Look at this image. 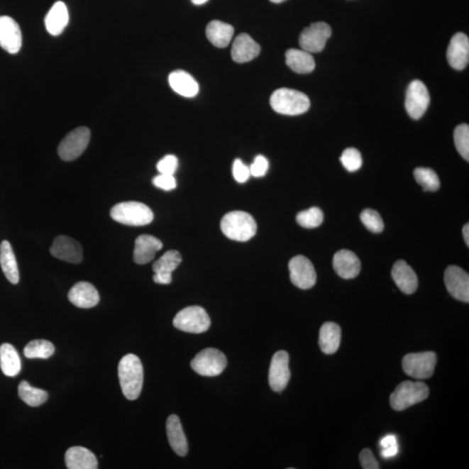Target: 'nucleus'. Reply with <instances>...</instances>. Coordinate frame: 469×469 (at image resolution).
Listing matches in <instances>:
<instances>
[{
    "label": "nucleus",
    "mask_w": 469,
    "mask_h": 469,
    "mask_svg": "<svg viewBox=\"0 0 469 469\" xmlns=\"http://www.w3.org/2000/svg\"><path fill=\"white\" fill-rule=\"evenodd\" d=\"M120 386L128 400L133 401L141 394L143 370L140 359L133 354H128L120 360L118 365Z\"/></svg>",
    "instance_id": "1"
},
{
    "label": "nucleus",
    "mask_w": 469,
    "mask_h": 469,
    "mask_svg": "<svg viewBox=\"0 0 469 469\" xmlns=\"http://www.w3.org/2000/svg\"><path fill=\"white\" fill-rule=\"evenodd\" d=\"M221 230L228 238L247 242L257 233L258 226L249 213L232 211L227 213L221 221Z\"/></svg>",
    "instance_id": "2"
},
{
    "label": "nucleus",
    "mask_w": 469,
    "mask_h": 469,
    "mask_svg": "<svg viewBox=\"0 0 469 469\" xmlns=\"http://www.w3.org/2000/svg\"><path fill=\"white\" fill-rule=\"evenodd\" d=\"M270 106L277 114L297 116L309 109L310 101L304 93L292 89L281 88L271 95Z\"/></svg>",
    "instance_id": "3"
},
{
    "label": "nucleus",
    "mask_w": 469,
    "mask_h": 469,
    "mask_svg": "<svg viewBox=\"0 0 469 469\" xmlns=\"http://www.w3.org/2000/svg\"><path fill=\"white\" fill-rule=\"evenodd\" d=\"M111 218L129 226H145L153 222L154 215L150 207L139 202H123L111 208Z\"/></svg>",
    "instance_id": "4"
},
{
    "label": "nucleus",
    "mask_w": 469,
    "mask_h": 469,
    "mask_svg": "<svg viewBox=\"0 0 469 469\" xmlns=\"http://www.w3.org/2000/svg\"><path fill=\"white\" fill-rule=\"evenodd\" d=\"M429 389L421 382H402L390 395V405L397 411H402L409 407L424 402L428 398Z\"/></svg>",
    "instance_id": "5"
},
{
    "label": "nucleus",
    "mask_w": 469,
    "mask_h": 469,
    "mask_svg": "<svg viewBox=\"0 0 469 469\" xmlns=\"http://www.w3.org/2000/svg\"><path fill=\"white\" fill-rule=\"evenodd\" d=\"M173 325L181 331L201 334L210 328L211 319L204 309L199 306H191L177 314Z\"/></svg>",
    "instance_id": "6"
},
{
    "label": "nucleus",
    "mask_w": 469,
    "mask_h": 469,
    "mask_svg": "<svg viewBox=\"0 0 469 469\" xmlns=\"http://www.w3.org/2000/svg\"><path fill=\"white\" fill-rule=\"evenodd\" d=\"M437 362L435 352L411 353L402 359V369L409 377L428 379L435 372Z\"/></svg>",
    "instance_id": "7"
},
{
    "label": "nucleus",
    "mask_w": 469,
    "mask_h": 469,
    "mask_svg": "<svg viewBox=\"0 0 469 469\" xmlns=\"http://www.w3.org/2000/svg\"><path fill=\"white\" fill-rule=\"evenodd\" d=\"M191 365L196 373L203 377H216L226 370L227 359L223 352L209 348L199 353L192 360Z\"/></svg>",
    "instance_id": "8"
},
{
    "label": "nucleus",
    "mask_w": 469,
    "mask_h": 469,
    "mask_svg": "<svg viewBox=\"0 0 469 469\" xmlns=\"http://www.w3.org/2000/svg\"><path fill=\"white\" fill-rule=\"evenodd\" d=\"M90 139L91 131L87 127H79L71 131L57 148L61 160L67 162L77 160L87 150Z\"/></svg>",
    "instance_id": "9"
},
{
    "label": "nucleus",
    "mask_w": 469,
    "mask_h": 469,
    "mask_svg": "<svg viewBox=\"0 0 469 469\" xmlns=\"http://www.w3.org/2000/svg\"><path fill=\"white\" fill-rule=\"evenodd\" d=\"M332 34L331 27L327 23H313L302 31L299 44L302 50L309 53H321L326 45L327 40Z\"/></svg>",
    "instance_id": "10"
},
{
    "label": "nucleus",
    "mask_w": 469,
    "mask_h": 469,
    "mask_svg": "<svg viewBox=\"0 0 469 469\" xmlns=\"http://www.w3.org/2000/svg\"><path fill=\"white\" fill-rule=\"evenodd\" d=\"M430 103V95L427 87L421 80L410 83L406 93L405 107L407 112L413 119H420L427 111Z\"/></svg>",
    "instance_id": "11"
},
{
    "label": "nucleus",
    "mask_w": 469,
    "mask_h": 469,
    "mask_svg": "<svg viewBox=\"0 0 469 469\" xmlns=\"http://www.w3.org/2000/svg\"><path fill=\"white\" fill-rule=\"evenodd\" d=\"M292 284L302 289L312 288L316 282V273L312 263L304 255H297L289 263Z\"/></svg>",
    "instance_id": "12"
},
{
    "label": "nucleus",
    "mask_w": 469,
    "mask_h": 469,
    "mask_svg": "<svg viewBox=\"0 0 469 469\" xmlns=\"http://www.w3.org/2000/svg\"><path fill=\"white\" fill-rule=\"evenodd\" d=\"M288 353L280 351L273 355L269 371V382L275 392H282L286 389L290 379Z\"/></svg>",
    "instance_id": "13"
},
{
    "label": "nucleus",
    "mask_w": 469,
    "mask_h": 469,
    "mask_svg": "<svg viewBox=\"0 0 469 469\" xmlns=\"http://www.w3.org/2000/svg\"><path fill=\"white\" fill-rule=\"evenodd\" d=\"M446 288L456 299L469 302V277L466 271L458 266H449L444 273Z\"/></svg>",
    "instance_id": "14"
},
{
    "label": "nucleus",
    "mask_w": 469,
    "mask_h": 469,
    "mask_svg": "<svg viewBox=\"0 0 469 469\" xmlns=\"http://www.w3.org/2000/svg\"><path fill=\"white\" fill-rule=\"evenodd\" d=\"M53 257L70 263H80L83 260V249L79 242L67 236H59L54 239L50 249Z\"/></svg>",
    "instance_id": "15"
},
{
    "label": "nucleus",
    "mask_w": 469,
    "mask_h": 469,
    "mask_svg": "<svg viewBox=\"0 0 469 469\" xmlns=\"http://www.w3.org/2000/svg\"><path fill=\"white\" fill-rule=\"evenodd\" d=\"M0 46L11 54H16L21 49V27L9 16H0Z\"/></svg>",
    "instance_id": "16"
},
{
    "label": "nucleus",
    "mask_w": 469,
    "mask_h": 469,
    "mask_svg": "<svg viewBox=\"0 0 469 469\" xmlns=\"http://www.w3.org/2000/svg\"><path fill=\"white\" fill-rule=\"evenodd\" d=\"M182 257L177 250L165 252L162 257L154 263L153 281L158 285H170L172 281L173 271L180 265Z\"/></svg>",
    "instance_id": "17"
},
{
    "label": "nucleus",
    "mask_w": 469,
    "mask_h": 469,
    "mask_svg": "<svg viewBox=\"0 0 469 469\" xmlns=\"http://www.w3.org/2000/svg\"><path fill=\"white\" fill-rule=\"evenodd\" d=\"M447 57L449 65L457 71L467 67L469 62V40L466 34L453 35L449 43Z\"/></svg>",
    "instance_id": "18"
},
{
    "label": "nucleus",
    "mask_w": 469,
    "mask_h": 469,
    "mask_svg": "<svg viewBox=\"0 0 469 469\" xmlns=\"http://www.w3.org/2000/svg\"><path fill=\"white\" fill-rule=\"evenodd\" d=\"M69 301L76 307L91 309L98 305L100 297L98 290L90 282H79L70 289Z\"/></svg>",
    "instance_id": "19"
},
{
    "label": "nucleus",
    "mask_w": 469,
    "mask_h": 469,
    "mask_svg": "<svg viewBox=\"0 0 469 469\" xmlns=\"http://www.w3.org/2000/svg\"><path fill=\"white\" fill-rule=\"evenodd\" d=\"M261 52V48L249 34L242 33L236 38L231 48L232 59L236 63L243 64L255 59Z\"/></svg>",
    "instance_id": "20"
},
{
    "label": "nucleus",
    "mask_w": 469,
    "mask_h": 469,
    "mask_svg": "<svg viewBox=\"0 0 469 469\" xmlns=\"http://www.w3.org/2000/svg\"><path fill=\"white\" fill-rule=\"evenodd\" d=\"M333 267L337 275L343 279H353L358 276L360 262L354 252L342 250L336 252L333 258Z\"/></svg>",
    "instance_id": "21"
},
{
    "label": "nucleus",
    "mask_w": 469,
    "mask_h": 469,
    "mask_svg": "<svg viewBox=\"0 0 469 469\" xmlns=\"http://www.w3.org/2000/svg\"><path fill=\"white\" fill-rule=\"evenodd\" d=\"M162 248L160 239L150 235L139 236L135 241L133 258L138 265H146L153 261L158 251Z\"/></svg>",
    "instance_id": "22"
},
{
    "label": "nucleus",
    "mask_w": 469,
    "mask_h": 469,
    "mask_svg": "<svg viewBox=\"0 0 469 469\" xmlns=\"http://www.w3.org/2000/svg\"><path fill=\"white\" fill-rule=\"evenodd\" d=\"M393 280L401 292L407 294L416 292L418 288V278L416 272L405 261H397L392 269Z\"/></svg>",
    "instance_id": "23"
},
{
    "label": "nucleus",
    "mask_w": 469,
    "mask_h": 469,
    "mask_svg": "<svg viewBox=\"0 0 469 469\" xmlns=\"http://www.w3.org/2000/svg\"><path fill=\"white\" fill-rule=\"evenodd\" d=\"M166 430L170 447L180 456H185L188 453L187 439L184 435L181 421L176 414L170 416L166 422Z\"/></svg>",
    "instance_id": "24"
},
{
    "label": "nucleus",
    "mask_w": 469,
    "mask_h": 469,
    "mask_svg": "<svg viewBox=\"0 0 469 469\" xmlns=\"http://www.w3.org/2000/svg\"><path fill=\"white\" fill-rule=\"evenodd\" d=\"M65 464L69 469H96L99 465L94 453L79 446L70 448L65 453Z\"/></svg>",
    "instance_id": "25"
},
{
    "label": "nucleus",
    "mask_w": 469,
    "mask_h": 469,
    "mask_svg": "<svg viewBox=\"0 0 469 469\" xmlns=\"http://www.w3.org/2000/svg\"><path fill=\"white\" fill-rule=\"evenodd\" d=\"M46 30L53 36H59L64 32L69 23L67 6L62 1H57L50 9L45 18Z\"/></svg>",
    "instance_id": "26"
},
{
    "label": "nucleus",
    "mask_w": 469,
    "mask_h": 469,
    "mask_svg": "<svg viewBox=\"0 0 469 469\" xmlns=\"http://www.w3.org/2000/svg\"><path fill=\"white\" fill-rule=\"evenodd\" d=\"M169 84L174 92L185 98H193L199 92V85L195 79L181 70L170 73Z\"/></svg>",
    "instance_id": "27"
},
{
    "label": "nucleus",
    "mask_w": 469,
    "mask_h": 469,
    "mask_svg": "<svg viewBox=\"0 0 469 469\" xmlns=\"http://www.w3.org/2000/svg\"><path fill=\"white\" fill-rule=\"evenodd\" d=\"M342 332L338 324L328 321L321 326L319 333V346L326 355L335 354L338 351Z\"/></svg>",
    "instance_id": "28"
},
{
    "label": "nucleus",
    "mask_w": 469,
    "mask_h": 469,
    "mask_svg": "<svg viewBox=\"0 0 469 469\" xmlns=\"http://www.w3.org/2000/svg\"><path fill=\"white\" fill-rule=\"evenodd\" d=\"M286 64L293 72L299 75L312 72L316 67L311 53L304 50L289 49L285 53Z\"/></svg>",
    "instance_id": "29"
},
{
    "label": "nucleus",
    "mask_w": 469,
    "mask_h": 469,
    "mask_svg": "<svg viewBox=\"0 0 469 469\" xmlns=\"http://www.w3.org/2000/svg\"><path fill=\"white\" fill-rule=\"evenodd\" d=\"M234 35L233 26L227 23L213 21L206 27V36L212 45L224 48L230 44Z\"/></svg>",
    "instance_id": "30"
},
{
    "label": "nucleus",
    "mask_w": 469,
    "mask_h": 469,
    "mask_svg": "<svg viewBox=\"0 0 469 469\" xmlns=\"http://www.w3.org/2000/svg\"><path fill=\"white\" fill-rule=\"evenodd\" d=\"M0 265L4 274L11 284L17 285L19 282V272L16 258L9 241L0 244Z\"/></svg>",
    "instance_id": "31"
},
{
    "label": "nucleus",
    "mask_w": 469,
    "mask_h": 469,
    "mask_svg": "<svg viewBox=\"0 0 469 469\" xmlns=\"http://www.w3.org/2000/svg\"><path fill=\"white\" fill-rule=\"evenodd\" d=\"M0 368L6 377H16L21 370V360L13 345L4 343L0 346Z\"/></svg>",
    "instance_id": "32"
},
{
    "label": "nucleus",
    "mask_w": 469,
    "mask_h": 469,
    "mask_svg": "<svg viewBox=\"0 0 469 469\" xmlns=\"http://www.w3.org/2000/svg\"><path fill=\"white\" fill-rule=\"evenodd\" d=\"M18 395L23 402L31 407L40 406L48 399L46 391L31 386L26 381L19 383Z\"/></svg>",
    "instance_id": "33"
},
{
    "label": "nucleus",
    "mask_w": 469,
    "mask_h": 469,
    "mask_svg": "<svg viewBox=\"0 0 469 469\" xmlns=\"http://www.w3.org/2000/svg\"><path fill=\"white\" fill-rule=\"evenodd\" d=\"M55 352L54 345L46 340H34L26 345L24 355L29 359H48Z\"/></svg>",
    "instance_id": "34"
},
{
    "label": "nucleus",
    "mask_w": 469,
    "mask_h": 469,
    "mask_svg": "<svg viewBox=\"0 0 469 469\" xmlns=\"http://www.w3.org/2000/svg\"><path fill=\"white\" fill-rule=\"evenodd\" d=\"M414 176L425 192H436L440 188L439 177L431 169L417 168L414 170Z\"/></svg>",
    "instance_id": "35"
},
{
    "label": "nucleus",
    "mask_w": 469,
    "mask_h": 469,
    "mask_svg": "<svg viewBox=\"0 0 469 469\" xmlns=\"http://www.w3.org/2000/svg\"><path fill=\"white\" fill-rule=\"evenodd\" d=\"M324 213L319 208L312 207L307 211L298 213L297 221L304 228H313L321 226L324 222Z\"/></svg>",
    "instance_id": "36"
},
{
    "label": "nucleus",
    "mask_w": 469,
    "mask_h": 469,
    "mask_svg": "<svg viewBox=\"0 0 469 469\" xmlns=\"http://www.w3.org/2000/svg\"><path fill=\"white\" fill-rule=\"evenodd\" d=\"M457 150L465 160H469V126L463 123L456 128L453 133Z\"/></svg>",
    "instance_id": "37"
},
{
    "label": "nucleus",
    "mask_w": 469,
    "mask_h": 469,
    "mask_svg": "<svg viewBox=\"0 0 469 469\" xmlns=\"http://www.w3.org/2000/svg\"><path fill=\"white\" fill-rule=\"evenodd\" d=\"M360 220L364 226L373 233H381L385 228V224H383L381 216L377 211L371 210V209H366L362 212Z\"/></svg>",
    "instance_id": "38"
},
{
    "label": "nucleus",
    "mask_w": 469,
    "mask_h": 469,
    "mask_svg": "<svg viewBox=\"0 0 469 469\" xmlns=\"http://www.w3.org/2000/svg\"><path fill=\"white\" fill-rule=\"evenodd\" d=\"M343 167L350 172H355L363 165L362 155L360 151L355 148H348L345 150L340 158Z\"/></svg>",
    "instance_id": "39"
},
{
    "label": "nucleus",
    "mask_w": 469,
    "mask_h": 469,
    "mask_svg": "<svg viewBox=\"0 0 469 469\" xmlns=\"http://www.w3.org/2000/svg\"><path fill=\"white\" fill-rule=\"evenodd\" d=\"M178 168V160L174 155H167L158 162L157 169L160 174L174 175Z\"/></svg>",
    "instance_id": "40"
},
{
    "label": "nucleus",
    "mask_w": 469,
    "mask_h": 469,
    "mask_svg": "<svg viewBox=\"0 0 469 469\" xmlns=\"http://www.w3.org/2000/svg\"><path fill=\"white\" fill-rule=\"evenodd\" d=\"M232 174L236 182L240 184L245 183L250 175V167L244 165L241 160H236L232 166Z\"/></svg>",
    "instance_id": "41"
},
{
    "label": "nucleus",
    "mask_w": 469,
    "mask_h": 469,
    "mask_svg": "<svg viewBox=\"0 0 469 469\" xmlns=\"http://www.w3.org/2000/svg\"><path fill=\"white\" fill-rule=\"evenodd\" d=\"M269 166V161L267 160V158L259 155V156L255 157L254 162L250 165V175L255 177L265 176L267 172H268Z\"/></svg>",
    "instance_id": "42"
},
{
    "label": "nucleus",
    "mask_w": 469,
    "mask_h": 469,
    "mask_svg": "<svg viewBox=\"0 0 469 469\" xmlns=\"http://www.w3.org/2000/svg\"><path fill=\"white\" fill-rule=\"evenodd\" d=\"M153 183L156 187L164 191L170 192L177 187V180L174 175H167V174H160L155 177Z\"/></svg>",
    "instance_id": "43"
},
{
    "label": "nucleus",
    "mask_w": 469,
    "mask_h": 469,
    "mask_svg": "<svg viewBox=\"0 0 469 469\" xmlns=\"http://www.w3.org/2000/svg\"><path fill=\"white\" fill-rule=\"evenodd\" d=\"M360 463L364 469L380 468L378 461L375 460L373 453L369 448L363 449L359 456Z\"/></svg>",
    "instance_id": "44"
},
{
    "label": "nucleus",
    "mask_w": 469,
    "mask_h": 469,
    "mask_svg": "<svg viewBox=\"0 0 469 469\" xmlns=\"http://www.w3.org/2000/svg\"><path fill=\"white\" fill-rule=\"evenodd\" d=\"M395 445H397V439L393 435L383 437L381 441H380V446H381L382 449L393 447Z\"/></svg>",
    "instance_id": "45"
},
{
    "label": "nucleus",
    "mask_w": 469,
    "mask_h": 469,
    "mask_svg": "<svg viewBox=\"0 0 469 469\" xmlns=\"http://www.w3.org/2000/svg\"><path fill=\"white\" fill-rule=\"evenodd\" d=\"M398 453V445L393 446V447L387 448L385 449H382L381 456L383 458L387 459L391 458L397 455Z\"/></svg>",
    "instance_id": "46"
},
{
    "label": "nucleus",
    "mask_w": 469,
    "mask_h": 469,
    "mask_svg": "<svg viewBox=\"0 0 469 469\" xmlns=\"http://www.w3.org/2000/svg\"><path fill=\"white\" fill-rule=\"evenodd\" d=\"M469 226L468 224H466L463 227V238L465 240V243H466L467 245L469 246Z\"/></svg>",
    "instance_id": "47"
},
{
    "label": "nucleus",
    "mask_w": 469,
    "mask_h": 469,
    "mask_svg": "<svg viewBox=\"0 0 469 469\" xmlns=\"http://www.w3.org/2000/svg\"><path fill=\"white\" fill-rule=\"evenodd\" d=\"M208 0H192V2L194 5L200 6L204 5V3H206Z\"/></svg>",
    "instance_id": "48"
},
{
    "label": "nucleus",
    "mask_w": 469,
    "mask_h": 469,
    "mask_svg": "<svg viewBox=\"0 0 469 469\" xmlns=\"http://www.w3.org/2000/svg\"><path fill=\"white\" fill-rule=\"evenodd\" d=\"M270 1L272 3L279 4L285 1V0H270Z\"/></svg>",
    "instance_id": "49"
}]
</instances>
